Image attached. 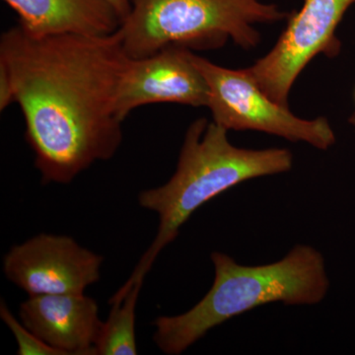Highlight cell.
Masks as SVG:
<instances>
[{
	"mask_svg": "<svg viewBox=\"0 0 355 355\" xmlns=\"http://www.w3.org/2000/svg\"><path fill=\"white\" fill-rule=\"evenodd\" d=\"M130 60L118 31L39 38L17 26L2 35L0 62L8 69L43 184H69L118 151L123 121L116 97Z\"/></svg>",
	"mask_w": 355,
	"mask_h": 355,
	"instance_id": "6da1fadb",
	"label": "cell"
},
{
	"mask_svg": "<svg viewBox=\"0 0 355 355\" xmlns=\"http://www.w3.org/2000/svg\"><path fill=\"white\" fill-rule=\"evenodd\" d=\"M292 167L289 149L241 148L233 146L228 130L214 121H193L184 135L171 179L139 193L140 207L158 214L157 235L121 291L144 284L159 254L175 241L182 226L203 205L249 180L282 174Z\"/></svg>",
	"mask_w": 355,
	"mask_h": 355,
	"instance_id": "7a4b0ae2",
	"label": "cell"
},
{
	"mask_svg": "<svg viewBox=\"0 0 355 355\" xmlns=\"http://www.w3.org/2000/svg\"><path fill=\"white\" fill-rule=\"evenodd\" d=\"M211 288L191 309L154 320L153 340L161 352L180 355L212 329L260 306L320 304L330 291L323 254L295 245L279 261L245 266L222 252H212Z\"/></svg>",
	"mask_w": 355,
	"mask_h": 355,
	"instance_id": "3957f363",
	"label": "cell"
},
{
	"mask_svg": "<svg viewBox=\"0 0 355 355\" xmlns=\"http://www.w3.org/2000/svg\"><path fill=\"white\" fill-rule=\"evenodd\" d=\"M121 23L123 50L132 60L168 46L216 50L229 40L252 50L261 42L257 24L286 19L279 6L263 0H130Z\"/></svg>",
	"mask_w": 355,
	"mask_h": 355,
	"instance_id": "277c9868",
	"label": "cell"
},
{
	"mask_svg": "<svg viewBox=\"0 0 355 355\" xmlns=\"http://www.w3.org/2000/svg\"><path fill=\"white\" fill-rule=\"evenodd\" d=\"M193 64L209 86V107L212 121L229 130H254L292 142H305L328 150L336 144V133L323 116L304 120L292 114L261 90L246 69L219 67L191 55Z\"/></svg>",
	"mask_w": 355,
	"mask_h": 355,
	"instance_id": "5b68a950",
	"label": "cell"
},
{
	"mask_svg": "<svg viewBox=\"0 0 355 355\" xmlns=\"http://www.w3.org/2000/svg\"><path fill=\"white\" fill-rule=\"evenodd\" d=\"M354 4L355 0H304L288 16L272 50L246 69L268 97L288 107L292 86L311 60L321 53L331 58L340 53L336 29Z\"/></svg>",
	"mask_w": 355,
	"mask_h": 355,
	"instance_id": "8992f818",
	"label": "cell"
},
{
	"mask_svg": "<svg viewBox=\"0 0 355 355\" xmlns=\"http://www.w3.org/2000/svg\"><path fill=\"white\" fill-rule=\"evenodd\" d=\"M103 260L69 236L43 233L11 248L3 272L30 296L81 294L99 282Z\"/></svg>",
	"mask_w": 355,
	"mask_h": 355,
	"instance_id": "52a82bcc",
	"label": "cell"
},
{
	"mask_svg": "<svg viewBox=\"0 0 355 355\" xmlns=\"http://www.w3.org/2000/svg\"><path fill=\"white\" fill-rule=\"evenodd\" d=\"M191 55L188 49L168 46L150 57L130 58L116 97L118 118L123 121L132 110L153 103L207 107L209 86Z\"/></svg>",
	"mask_w": 355,
	"mask_h": 355,
	"instance_id": "ba28073f",
	"label": "cell"
},
{
	"mask_svg": "<svg viewBox=\"0 0 355 355\" xmlns=\"http://www.w3.org/2000/svg\"><path fill=\"white\" fill-rule=\"evenodd\" d=\"M19 316L28 330L64 355H97L104 322L97 302L84 293L30 296Z\"/></svg>",
	"mask_w": 355,
	"mask_h": 355,
	"instance_id": "9c48e42d",
	"label": "cell"
},
{
	"mask_svg": "<svg viewBox=\"0 0 355 355\" xmlns=\"http://www.w3.org/2000/svg\"><path fill=\"white\" fill-rule=\"evenodd\" d=\"M19 16L20 27L31 36L76 34L108 36L121 19L107 0H4Z\"/></svg>",
	"mask_w": 355,
	"mask_h": 355,
	"instance_id": "30bf717a",
	"label": "cell"
},
{
	"mask_svg": "<svg viewBox=\"0 0 355 355\" xmlns=\"http://www.w3.org/2000/svg\"><path fill=\"white\" fill-rule=\"evenodd\" d=\"M142 284H133L125 297L110 302L111 313L96 345L97 355L137 354L135 308Z\"/></svg>",
	"mask_w": 355,
	"mask_h": 355,
	"instance_id": "8fae6325",
	"label": "cell"
},
{
	"mask_svg": "<svg viewBox=\"0 0 355 355\" xmlns=\"http://www.w3.org/2000/svg\"><path fill=\"white\" fill-rule=\"evenodd\" d=\"M0 316L7 324L10 331L15 336L18 345V352L19 355H64L55 347H51L46 342L35 335L31 331L28 330L24 324H21L15 317L11 314L6 303L3 301L0 305Z\"/></svg>",
	"mask_w": 355,
	"mask_h": 355,
	"instance_id": "7c38bea8",
	"label": "cell"
},
{
	"mask_svg": "<svg viewBox=\"0 0 355 355\" xmlns=\"http://www.w3.org/2000/svg\"><path fill=\"white\" fill-rule=\"evenodd\" d=\"M13 102V87L10 76L6 65L0 62V109L3 111Z\"/></svg>",
	"mask_w": 355,
	"mask_h": 355,
	"instance_id": "4fadbf2b",
	"label": "cell"
},
{
	"mask_svg": "<svg viewBox=\"0 0 355 355\" xmlns=\"http://www.w3.org/2000/svg\"><path fill=\"white\" fill-rule=\"evenodd\" d=\"M116 9V12L120 15L121 22L128 17L130 11V0H107Z\"/></svg>",
	"mask_w": 355,
	"mask_h": 355,
	"instance_id": "5bb4252c",
	"label": "cell"
},
{
	"mask_svg": "<svg viewBox=\"0 0 355 355\" xmlns=\"http://www.w3.org/2000/svg\"><path fill=\"white\" fill-rule=\"evenodd\" d=\"M349 121L350 125H354V127L355 128V113L352 114V116H350Z\"/></svg>",
	"mask_w": 355,
	"mask_h": 355,
	"instance_id": "9a60e30c",
	"label": "cell"
},
{
	"mask_svg": "<svg viewBox=\"0 0 355 355\" xmlns=\"http://www.w3.org/2000/svg\"><path fill=\"white\" fill-rule=\"evenodd\" d=\"M354 99H355V92H354Z\"/></svg>",
	"mask_w": 355,
	"mask_h": 355,
	"instance_id": "2e32d148",
	"label": "cell"
}]
</instances>
